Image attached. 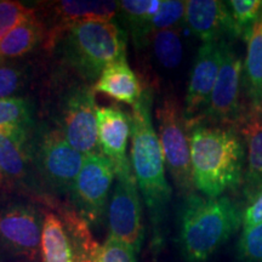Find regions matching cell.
Returning <instances> with one entry per match:
<instances>
[{
  "mask_svg": "<svg viewBox=\"0 0 262 262\" xmlns=\"http://www.w3.org/2000/svg\"><path fill=\"white\" fill-rule=\"evenodd\" d=\"M187 124L195 189L209 198L238 191L244 181L247 149L237 127Z\"/></svg>",
  "mask_w": 262,
  "mask_h": 262,
  "instance_id": "cell-1",
  "label": "cell"
},
{
  "mask_svg": "<svg viewBox=\"0 0 262 262\" xmlns=\"http://www.w3.org/2000/svg\"><path fill=\"white\" fill-rule=\"evenodd\" d=\"M152 90L145 88L142 97L133 107L131 113L130 163L148 210L155 243L160 245L172 189L166 180L163 149L152 123Z\"/></svg>",
  "mask_w": 262,
  "mask_h": 262,
  "instance_id": "cell-2",
  "label": "cell"
},
{
  "mask_svg": "<svg viewBox=\"0 0 262 262\" xmlns=\"http://www.w3.org/2000/svg\"><path fill=\"white\" fill-rule=\"evenodd\" d=\"M243 212L227 195L191 193L178 209V242L186 262H206L243 225Z\"/></svg>",
  "mask_w": 262,
  "mask_h": 262,
  "instance_id": "cell-3",
  "label": "cell"
},
{
  "mask_svg": "<svg viewBox=\"0 0 262 262\" xmlns=\"http://www.w3.org/2000/svg\"><path fill=\"white\" fill-rule=\"evenodd\" d=\"M66 63L85 80H97L104 68L126 56L127 35L113 21H85L62 33Z\"/></svg>",
  "mask_w": 262,
  "mask_h": 262,
  "instance_id": "cell-4",
  "label": "cell"
},
{
  "mask_svg": "<svg viewBox=\"0 0 262 262\" xmlns=\"http://www.w3.org/2000/svg\"><path fill=\"white\" fill-rule=\"evenodd\" d=\"M156 119L164 160L173 185L183 196L194 193L188 124L185 108L176 95L166 94L160 98L156 108Z\"/></svg>",
  "mask_w": 262,
  "mask_h": 262,
  "instance_id": "cell-5",
  "label": "cell"
},
{
  "mask_svg": "<svg viewBox=\"0 0 262 262\" xmlns=\"http://www.w3.org/2000/svg\"><path fill=\"white\" fill-rule=\"evenodd\" d=\"M29 156L49 191L71 194L85 155L75 149L57 127H40L29 141Z\"/></svg>",
  "mask_w": 262,
  "mask_h": 262,
  "instance_id": "cell-6",
  "label": "cell"
},
{
  "mask_svg": "<svg viewBox=\"0 0 262 262\" xmlns=\"http://www.w3.org/2000/svg\"><path fill=\"white\" fill-rule=\"evenodd\" d=\"M98 247L89 224L74 209L45 214L41 262H94Z\"/></svg>",
  "mask_w": 262,
  "mask_h": 262,
  "instance_id": "cell-7",
  "label": "cell"
},
{
  "mask_svg": "<svg viewBox=\"0 0 262 262\" xmlns=\"http://www.w3.org/2000/svg\"><path fill=\"white\" fill-rule=\"evenodd\" d=\"M93 88L75 85L62 95L56 108L57 129L83 155L101 153Z\"/></svg>",
  "mask_w": 262,
  "mask_h": 262,
  "instance_id": "cell-8",
  "label": "cell"
},
{
  "mask_svg": "<svg viewBox=\"0 0 262 262\" xmlns=\"http://www.w3.org/2000/svg\"><path fill=\"white\" fill-rule=\"evenodd\" d=\"M116 178L113 164L102 153H91L71 191L74 210L89 225H100L108 212V196Z\"/></svg>",
  "mask_w": 262,
  "mask_h": 262,
  "instance_id": "cell-9",
  "label": "cell"
},
{
  "mask_svg": "<svg viewBox=\"0 0 262 262\" xmlns=\"http://www.w3.org/2000/svg\"><path fill=\"white\" fill-rule=\"evenodd\" d=\"M243 67V60L233 50L231 42L226 41L222 63L208 107L201 118L188 123L203 122L212 125H237L247 108L241 102Z\"/></svg>",
  "mask_w": 262,
  "mask_h": 262,
  "instance_id": "cell-10",
  "label": "cell"
},
{
  "mask_svg": "<svg viewBox=\"0 0 262 262\" xmlns=\"http://www.w3.org/2000/svg\"><path fill=\"white\" fill-rule=\"evenodd\" d=\"M108 205V238L139 253L145 239L143 212L135 176L116 178Z\"/></svg>",
  "mask_w": 262,
  "mask_h": 262,
  "instance_id": "cell-11",
  "label": "cell"
},
{
  "mask_svg": "<svg viewBox=\"0 0 262 262\" xmlns=\"http://www.w3.org/2000/svg\"><path fill=\"white\" fill-rule=\"evenodd\" d=\"M42 225L44 217L29 204L0 209V250L34 261L40 254Z\"/></svg>",
  "mask_w": 262,
  "mask_h": 262,
  "instance_id": "cell-12",
  "label": "cell"
},
{
  "mask_svg": "<svg viewBox=\"0 0 262 262\" xmlns=\"http://www.w3.org/2000/svg\"><path fill=\"white\" fill-rule=\"evenodd\" d=\"M225 42H203L196 52L185 98L187 122L201 118L208 107L222 63Z\"/></svg>",
  "mask_w": 262,
  "mask_h": 262,
  "instance_id": "cell-13",
  "label": "cell"
},
{
  "mask_svg": "<svg viewBox=\"0 0 262 262\" xmlns=\"http://www.w3.org/2000/svg\"><path fill=\"white\" fill-rule=\"evenodd\" d=\"M101 153L113 164L116 178L133 175L126 149L131 137V114L117 104L96 108Z\"/></svg>",
  "mask_w": 262,
  "mask_h": 262,
  "instance_id": "cell-14",
  "label": "cell"
},
{
  "mask_svg": "<svg viewBox=\"0 0 262 262\" xmlns=\"http://www.w3.org/2000/svg\"><path fill=\"white\" fill-rule=\"evenodd\" d=\"M185 24L203 42H231L239 38L226 2L188 0L186 2Z\"/></svg>",
  "mask_w": 262,
  "mask_h": 262,
  "instance_id": "cell-15",
  "label": "cell"
},
{
  "mask_svg": "<svg viewBox=\"0 0 262 262\" xmlns=\"http://www.w3.org/2000/svg\"><path fill=\"white\" fill-rule=\"evenodd\" d=\"M47 5L50 19V27L47 29L48 48L56 45L62 33L71 26L85 21H112L119 12V2L62 0Z\"/></svg>",
  "mask_w": 262,
  "mask_h": 262,
  "instance_id": "cell-16",
  "label": "cell"
},
{
  "mask_svg": "<svg viewBox=\"0 0 262 262\" xmlns=\"http://www.w3.org/2000/svg\"><path fill=\"white\" fill-rule=\"evenodd\" d=\"M235 127L248 148L242 189L244 201L250 204L262 192V110L248 104Z\"/></svg>",
  "mask_w": 262,
  "mask_h": 262,
  "instance_id": "cell-17",
  "label": "cell"
},
{
  "mask_svg": "<svg viewBox=\"0 0 262 262\" xmlns=\"http://www.w3.org/2000/svg\"><path fill=\"white\" fill-rule=\"evenodd\" d=\"M29 131L22 126H0V176L9 183L25 182L28 176Z\"/></svg>",
  "mask_w": 262,
  "mask_h": 262,
  "instance_id": "cell-18",
  "label": "cell"
},
{
  "mask_svg": "<svg viewBox=\"0 0 262 262\" xmlns=\"http://www.w3.org/2000/svg\"><path fill=\"white\" fill-rule=\"evenodd\" d=\"M94 93L104 94L118 102L134 107L142 97L145 88L127 63L126 56L107 66L93 86Z\"/></svg>",
  "mask_w": 262,
  "mask_h": 262,
  "instance_id": "cell-19",
  "label": "cell"
},
{
  "mask_svg": "<svg viewBox=\"0 0 262 262\" xmlns=\"http://www.w3.org/2000/svg\"><path fill=\"white\" fill-rule=\"evenodd\" d=\"M243 86L249 106L262 110V15L247 37Z\"/></svg>",
  "mask_w": 262,
  "mask_h": 262,
  "instance_id": "cell-20",
  "label": "cell"
},
{
  "mask_svg": "<svg viewBox=\"0 0 262 262\" xmlns=\"http://www.w3.org/2000/svg\"><path fill=\"white\" fill-rule=\"evenodd\" d=\"M47 35V26L32 15L0 40V58L21 57L32 51Z\"/></svg>",
  "mask_w": 262,
  "mask_h": 262,
  "instance_id": "cell-21",
  "label": "cell"
},
{
  "mask_svg": "<svg viewBox=\"0 0 262 262\" xmlns=\"http://www.w3.org/2000/svg\"><path fill=\"white\" fill-rule=\"evenodd\" d=\"M160 0H123L119 2L122 15L137 48L146 47L152 37L150 21L158 12Z\"/></svg>",
  "mask_w": 262,
  "mask_h": 262,
  "instance_id": "cell-22",
  "label": "cell"
},
{
  "mask_svg": "<svg viewBox=\"0 0 262 262\" xmlns=\"http://www.w3.org/2000/svg\"><path fill=\"white\" fill-rule=\"evenodd\" d=\"M149 42L152 44L155 57L163 67L168 68V70L179 67L183 56L180 28L156 32L149 38Z\"/></svg>",
  "mask_w": 262,
  "mask_h": 262,
  "instance_id": "cell-23",
  "label": "cell"
},
{
  "mask_svg": "<svg viewBox=\"0 0 262 262\" xmlns=\"http://www.w3.org/2000/svg\"><path fill=\"white\" fill-rule=\"evenodd\" d=\"M16 125L32 130L34 126L32 104L22 97L0 98V126Z\"/></svg>",
  "mask_w": 262,
  "mask_h": 262,
  "instance_id": "cell-24",
  "label": "cell"
},
{
  "mask_svg": "<svg viewBox=\"0 0 262 262\" xmlns=\"http://www.w3.org/2000/svg\"><path fill=\"white\" fill-rule=\"evenodd\" d=\"M231 12L239 38L247 39L253 26L262 15V2L260 0H231L226 2Z\"/></svg>",
  "mask_w": 262,
  "mask_h": 262,
  "instance_id": "cell-25",
  "label": "cell"
},
{
  "mask_svg": "<svg viewBox=\"0 0 262 262\" xmlns=\"http://www.w3.org/2000/svg\"><path fill=\"white\" fill-rule=\"evenodd\" d=\"M186 2L180 0H163L160 2L158 12L150 21L152 35L156 32L164 29L180 28V25L185 22Z\"/></svg>",
  "mask_w": 262,
  "mask_h": 262,
  "instance_id": "cell-26",
  "label": "cell"
},
{
  "mask_svg": "<svg viewBox=\"0 0 262 262\" xmlns=\"http://www.w3.org/2000/svg\"><path fill=\"white\" fill-rule=\"evenodd\" d=\"M34 14V8H29L22 3L0 0V40L25 19Z\"/></svg>",
  "mask_w": 262,
  "mask_h": 262,
  "instance_id": "cell-27",
  "label": "cell"
},
{
  "mask_svg": "<svg viewBox=\"0 0 262 262\" xmlns=\"http://www.w3.org/2000/svg\"><path fill=\"white\" fill-rule=\"evenodd\" d=\"M237 258L241 262H262V222L243 229L237 244Z\"/></svg>",
  "mask_w": 262,
  "mask_h": 262,
  "instance_id": "cell-28",
  "label": "cell"
},
{
  "mask_svg": "<svg viewBox=\"0 0 262 262\" xmlns=\"http://www.w3.org/2000/svg\"><path fill=\"white\" fill-rule=\"evenodd\" d=\"M28 72L18 64L0 66V98L14 97L27 84Z\"/></svg>",
  "mask_w": 262,
  "mask_h": 262,
  "instance_id": "cell-29",
  "label": "cell"
},
{
  "mask_svg": "<svg viewBox=\"0 0 262 262\" xmlns=\"http://www.w3.org/2000/svg\"><path fill=\"white\" fill-rule=\"evenodd\" d=\"M94 262H137L136 251L126 244L107 238L104 244L98 247Z\"/></svg>",
  "mask_w": 262,
  "mask_h": 262,
  "instance_id": "cell-30",
  "label": "cell"
},
{
  "mask_svg": "<svg viewBox=\"0 0 262 262\" xmlns=\"http://www.w3.org/2000/svg\"><path fill=\"white\" fill-rule=\"evenodd\" d=\"M262 222V192L247 205L243 212V229L250 228Z\"/></svg>",
  "mask_w": 262,
  "mask_h": 262,
  "instance_id": "cell-31",
  "label": "cell"
},
{
  "mask_svg": "<svg viewBox=\"0 0 262 262\" xmlns=\"http://www.w3.org/2000/svg\"><path fill=\"white\" fill-rule=\"evenodd\" d=\"M3 182H4V181H3V179H2V176H0V185H2V183Z\"/></svg>",
  "mask_w": 262,
  "mask_h": 262,
  "instance_id": "cell-32",
  "label": "cell"
},
{
  "mask_svg": "<svg viewBox=\"0 0 262 262\" xmlns=\"http://www.w3.org/2000/svg\"><path fill=\"white\" fill-rule=\"evenodd\" d=\"M0 61H2V58H0Z\"/></svg>",
  "mask_w": 262,
  "mask_h": 262,
  "instance_id": "cell-33",
  "label": "cell"
}]
</instances>
